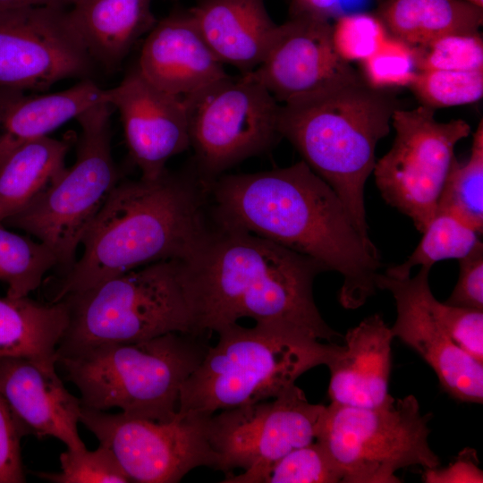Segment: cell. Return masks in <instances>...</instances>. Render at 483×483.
Wrapping results in <instances>:
<instances>
[{"label":"cell","instance_id":"7402d4cb","mask_svg":"<svg viewBox=\"0 0 483 483\" xmlns=\"http://www.w3.org/2000/svg\"><path fill=\"white\" fill-rule=\"evenodd\" d=\"M103 102L107 103L106 89L91 79L81 80L63 91L39 95L0 86V165L21 146L48 136Z\"/></svg>","mask_w":483,"mask_h":483},{"label":"cell","instance_id":"52a82bcc","mask_svg":"<svg viewBox=\"0 0 483 483\" xmlns=\"http://www.w3.org/2000/svg\"><path fill=\"white\" fill-rule=\"evenodd\" d=\"M185 272L182 259L159 260L64 298L68 323L55 359L100 344L195 335Z\"/></svg>","mask_w":483,"mask_h":483},{"label":"cell","instance_id":"7a4b0ae2","mask_svg":"<svg viewBox=\"0 0 483 483\" xmlns=\"http://www.w3.org/2000/svg\"><path fill=\"white\" fill-rule=\"evenodd\" d=\"M194 334L206 336L250 318L332 342L340 335L313 297L317 260L250 233L209 229L184 260Z\"/></svg>","mask_w":483,"mask_h":483},{"label":"cell","instance_id":"1f68e13d","mask_svg":"<svg viewBox=\"0 0 483 483\" xmlns=\"http://www.w3.org/2000/svg\"><path fill=\"white\" fill-rule=\"evenodd\" d=\"M59 460V472H38V477L54 483L131 482L113 453L100 444L94 451L66 449Z\"/></svg>","mask_w":483,"mask_h":483},{"label":"cell","instance_id":"ffe728a7","mask_svg":"<svg viewBox=\"0 0 483 483\" xmlns=\"http://www.w3.org/2000/svg\"><path fill=\"white\" fill-rule=\"evenodd\" d=\"M326 365L330 372L331 402L375 408L390 402L389 378L394 335L379 314L367 317L344 335Z\"/></svg>","mask_w":483,"mask_h":483},{"label":"cell","instance_id":"3957f363","mask_svg":"<svg viewBox=\"0 0 483 483\" xmlns=\"http://www.w3.org/2000/svg\"><path fill=\"white\" fill-rule=\"evenodd\" d=\"M197 179L170 174L113 189L89 227L82 255L63 275L49 302L145 265L186 260L208 233Z\"/></svg>","mask_w":483,"mask_h":483},{"label":"cell","instance_id":"ab89813d","mask_svg":"<svg viewBox=\"0 0 483 483\" xmlns=\"http://www.w3.org/2000/svg\"><path fill=\"white\" fill-rule=\"evenodd\" d=\"M293 13H306L329 20L340 10V0H292Z\"/></svg>","mask_w":483,"mask_h":483},{"label":"cell","instance_id":"f35d334b","mask_svg":"<svg viewBox=\"0 0 483 483\" xmlns=\"http://www.w3.org/2000/svg\"><path fill=\"white\" fill-rule=\"evenodd\" d=\"M422 480L426 483H482L483 471L476 450L462 449L446 467L424 469Z\"/></svg>","mask_w":483,"mask_h":483},{"label":"cell","instance_id":"4316f807","mask_svg":"<svg viewBox=\"0 0 483 483\" xmlns=\"http://www.w3.org/2000/svg\"><path fill=\"white\" fill-rule=\"evenodd\" d=\"M452 216L479 233L483 229V121L473 133L469 159L454 157L441 190L436 214Z\"/></svg>","mask_w":483,"mask_h":483},{"label":"cell","instance_id":"f1b7e54d","mask_svg":"<svg viewBox=\"0 0 483 483\" xmlns=\"http://www.w3.org/2000/svg\"><path fill=\"white\" fill-rule=\"evenodd\" d=\"M422 233L420 242L411 256L403 263L387 268L386 275L404 278L411 275L416 266L431 268L444 259H461L480 242L478 232L445 214L436 215Z\"/></svg>","mask_w":483,"mask_h":483},{"label":"cell","instance_id":"cb8c5ba5","mask_svg":"<svg viewBox=\"0 0 483 483\" xmlns=\"http://www.w3.org/2000/svg\"><path fill=\"white\" fill-rule=\"evenodd\" d=\"M387 31L411 46L449 34L479 32L483 8L462 0H377Z\"/></svg>","mask_w":483,"mask_h":483},{"label":"cell","instance_id":"30bf717a","mask_svg":"<svg viewBox=\"0 0 483 483\" xmlns=\"http://www.w3.org/2000/svg\"><path fill=\"white\" fill-rule=\"evenodd\" d=\"M183 98L197 180L205 192L226 170L268 149L281 137V105L250 72L227 74Z\"/></svg>","mask_w":483,"mask_h":483},{"label":"cell","instance_id":"d590c367","mask_svg":"<svg viewBox=\"0 0 483 483\" xmlns=\"http://www.w3.org/2000/svg\"><path fill=\"white\" fill-rule=\"evenodd\" d=\"M447 333L453 343L483 363V310L441 303Z\"/></svg>","mask_w":483,"mask_h":483},{"label":"cell","instance_id":"7c38bea8","mask_svg":"<svg viewBox=\"0 0 483 483\" xmlns=\"http://www.w3.org/2000/svg\"><path fill=\"white\" fill-rule=\"evenodd\" d=\"M391 121L395 138L375 164L376 183L384 199L423 233L436 214L454 147L471 129L462 119L438 122L435 109L422 105L395 110Z\"/></svg>","mask_w":483,"mask_h":483},{"label":"cell","instance_id":"5b68a950","mask_svg":"<svg viewBox=\"0 0 483 483\" xmlns=\"http://www.w3.org/2000/svg\"><path fill=\"white\" fill-rule=\"evenodd\" d=\"M216 333L217 343L182 386L179 414L209 417L275 398L308 370L326 365L339 348L281 325L233 323Z\"/></svg>","mask_w":483,"mask_h":483},{"label":"cell","instance_id":"9a60e30c","mask_svg":"<svg viewBox=\"0 0 483 483\" xmlns=\"http://www.w3.org/2000/svg\"><path fill=\"white\" fill-rule=\"evenodd\" d=\"M430 269L420 267L415 276L404 278L377 274V288L388 291L395 301L397 317L392 334L426 361L450 397L461 402L482 403L483 363L463 352L449 336L442 302L429 286Z\"/></svg>","mask_w":483,"mask_h":483},{"label":"cell","instance_id":"603a6c76","mask_svg":"<svg viewBox=\"0 0 483 483\" xmlns=\"http://www.w3.org/2000/svg\"><path fill=\"white\" fill-rule=\"evenodd\" d=\"M153 0H74L69 21L95 64L116 69L156 25Z\"/></svg>","mask_w":483,"mask_h":483},{"label":"cell","instance_id":"484cf974","mask_svg":"<svg viewBox=\"0 0 483 483\" xmlns=\"http://www.w3.org/2000/svg\"><path fill=\"white\" fill-rule=\"evenodd\" d=\"M70 144L45 136L11 154L0 165V222L25 208L65 171Z\"/></svg>","mask_w":483,"mask_h":483},{"label":"cell","instance_id":"8992f818","mask_svg":"<svg viewBox=\"0 0 483 483\" xmlns=\"http://www.w3.org/2000/svg\"><path fill=\"white\" fill-rule=\"evenodd\" d=\"M206 336L168 333L151 339L92 346L56 358L80 394L82 407L119 408L133 417L175 418L181 389L204 358Z\"/></svg>","mask_w":483,"mask_h":483},{"label":"cell","instance_id":"4dcf8cb0","mask_svg":"<svg viewBox=\"0 0 483 483\" xmlns=\"http://www.w3.org/2000/svg\"><path fill=\"white\" fill-rule=\"evenodd\" d=\"M412 47L418 71L483 70V40L479 32L445 35Z\"/></svg>","mask_w":483,"mask_h":483},{"label":"cell","instance_id":"83f0119b","mask_svg":"<svg viewBox=\"0 0 483 483\" xmlns=\"http://www.w3.org/2000/svg\"><path fill=\"white\" fill-rule=\"evenodd\" d=\"M55 266L57 259L45 244L9 231L0 222V281L7 285L6 296H28Z\"/></svg>","mask_w":483,"mask_h":483},{"label":"cell","instance_id":"6da1fadb","mask_svg":"<svg viewBox=\"0 0 483 483\" xmlns=\"http://www.w3.org/2000/svg\"><path fill=\"white\" fill-rule=\"evenodd\" d=\"M207 192L217 227L250 233L338 272L343 308L358 309L376 293L377 249L360 235L337 194L303 160L269 171L224 174Z\"/></svg>","mask_w":483,"mask_h":483},{"label":"cell","instance_id":"b9f144b4","mask_svg":"<svg viewBox=\"0 0 483 483\" xmlns=\"http://www.w3.org/2000/svg\"><path fill=\"white\" fill-rule=\"evenodd\" d=\"M478 7L483 8V0H462Z\"/></svg>","mask_w":483,"mask_h":483},{"label":"cell","instance_id":"e0dca14e","mask_svg":"<svg viewBox=\"0 0 483 483\" xmlns=\"http://www.w3.org/2000/svg\"><path fill=\"white\" fill-rule=\"evenodd\" d=\"M250 72L277 102L284 104L356 71L336 53L329 20L293 13L277 25L265 58Z\"/></svg>","mask_w":483,"mask_h":483},{"label":"cell","instance_id":"74e56055","mask_svg":"<svg viewBox=\"0 0 483 483\" xmlns=\"http://www.w3.org/2000/svg\"><path fill=\"white\" fill-rule=\"evenodd\" d=\"M457 283L445 301L446 304L483 310V245L479 242L464 258L459 259Z\"/></svg>","mask_w":483,"mask_h":483},{"label":"cell","instance_id":"44dd1931","mask_svg":"<svg viewBox=\"0 0 483 483\" xmlns=\"http://www.w3.org/2000/svg\"><path fill=\"white\" fill-rule=\"evenodd\" d=\"M189 13L216 58L242 73L260 64L277 29L263 0H202Z\"/></svg>","mask_w":483,"mask_h":483},{"label":"cell","instance_id":"e575fe53","mask_svg":"<svg viewBox=\"0 0 483 483\" xmlns=\"http://www.w3.org/2000/svg\"><path fill=\"white\" fill-rule=\"evenodd\" d=\"M382 21L369 13L339 16L332 25V42L338 55L346 63L364 61L374 54L387 38Z\"/></svg>","mask_w":483,"mask_h":483},{"label":"cell","instance_id":"8d00e7d4","mask_svg":"<svg viewBox=\"0 0 483 483\" xmlns=\"http://www.w3.org/2000/svg\"><path fill=\"white\" fill-rule=\"evenodd\" d=\"M21 429L0 392V483L26 481L21 454Z\"/></svg>","mask_w":483,"mask_h":483},{"label":"cell","instance_id":"277c9868","mask_svg":"<svg viewBox=\"0 0 483 483\" xmlns=\"http://www.w3.org/2000/svg\"><path fill=\"white\" fill-rule=\"evenodd\" d=\"M400 100L357 72L280 106L278 131L337 194L366 239L365 183Z\"/></svg>","mask_w":483,"mask_h":483},{"label":"cell","instance_id":"d6a6232c","mask_svg":"<svg viewBox=\"0 0 483 483\" xmlns=\"http://www.w3.org/2000/svg\"><path fill=\"white\" fill-rule=\"evenodd\" d=\"M343 474L317 441L296 448L280 459L266 483H338Z\"/></svg>","mask_w":483,"mask_h":483},{"label":"cell","instance_id":"8fae6325","mask_svg":"<svg viewBox=\"0 0 483 483\" xmlns=\"http://www.w3.org/2000/svg\"><path fill=\"white\" fill-rule=\"evenodd\" d=\"M296 385L278 396L221 411L208 420L211 447L225 483H266L274 465L292 450L316 441L325 411Z\"/></svg>","mask_w":483,"mask_h":483},{"label":"cell","instance_id":"4fadbf2b","mask_svg":"<svg viewBox=\"0 0 483 483\" xmlns=\"http://www.w3.org/2000/svg\"><path fill=\"white\" fill-rule=\"evenodd\" d=\"M209 417L177 412L160 422L81 406L80 422L113 453L131 482L176 483L195 468L218 469L208 440Z\"/></svg>","mask_w":483,"mask_h":483},{"label":"cell","instance_id":"9c48e42d","mask_svg":"<svg viewBox=\"0 0 483 483\" xmlns=\"http://www.w3.org/2000/svg\"><path fill=\"white\" fill-rule=\"evenodd\" d=\"M431 419L413 394L375 408L331 402L316 441L340 469L343 483H400L401 469L440 465L428 442Z\"/></svg>","mask_w":483,"mask_h":483},{"label":"cell","instance_id":"60d3db41","mask_svg":"<svg viewBox=\"0 0 483 483\" xmlns=\"http://www.w3.org/2000/svg\"><path fill=\"white\" fill-rule=\"evenodd\" d=\"M74 0H0V12L25 7L66 8Z\"/></svg>","mask_w":483,"mask_h":483},{"label":"cell","instance_id":"ba28073f","mask_svg":"<svg viewBox=\"0 0 483 483\" xmlns=\"http://www.w3.org/2000/svg\"><path fill=\"white\" fill-rule=\"evenodd\" d=\"M111 106L99 103L76 117L81 131L74 164L25 208L3 222L45 244L63 275L75 263L82 238L119 182L111 148Z\"/></svg>","mask_w":483,"mask_h":483},{"label":"cell","instance_id":"2e32d148","mask_svg":"<svg viewBox=\"0 0 483 483\" xmlns=\"http://www.w3.org/2000/svg\"><path fill=\"white\" fill-rule=\"evenodd\" d=\"M106 93V102L120 114L130 155L142 178L159 177L171 157L190 148L182 97L158 89L137 67Z\"/></svg>","mask_w":483,"mask_h":483},{"label":"cell","instance_id":"d6986e66","mask_svg":"<svg viewBox=\"0 0 483 483\" xmlns=\"http://www.w3.org/2000/svg\"><path fill=\"white\" fill-rule=\"evenodd\" d=\"M137 69L158 89L182 97L227 75L189 12L157 21L142 45Z\"/></svg>","mask_w":483,"mask_h":483},{"label":"cell","instance_id":"f546056e","mask_svg":"<svg viewBox=\"0 0 483 483\" xmlns=\"http://www.w3.org/2000/svg\"><path fill=\"white\" fill-rule=\"evenodd\" d=\"M410 88L422 106L433 109L467 105L483 96V70L418 71Z\"/></svg>","mask_w":483,"mask_h":483},{"label":"cell","instance_id":"ac0fdd59","mask_svg":"<svg viewBox=\"0 0 483 483\" xmlns=\"http://www.w3.org/2000/svg\"><path fill=\"white\" fill-rule=\"evenodd\" d=\"M0 392L24 436L55 437L69 450L86 449L78 432L80 400L65 388L55 356L0 360Z\"/></svg>","mask_w":483,"mask_h":483},{"label":"cell","instance_id":"836d02e7","mask_svg":"<svg viewBox=\"0 0 483 483\" xmlns=\"http://www.w3.org/2000/svg\"><path fill=\"white\" fill-rule=\"evenodd\" d=\"M362 70L363 80L371 87H410L418 72L413 47L387 36L378 49L362 61Z\"/></svg>","mask_w":483,"mask_h":483},{"label":"cell","instance_id":"5bb4252c","mask_svg":"<svg viewBox=\"0 0 483 483\" xmlns=\"http://www.w3.org/2000/svg\"><path fill=\"white\" fill-rule=\"evenodd\" d=\"M94 68L65 8L0 12V86L43 91L63 80L90 79Z\"/></svg>","mask_w":483,"mask_h":483},{"label":"cell","instance_id":"d4e9b609","mask_svg":"<svg viewBox=\"0 0 483 483\" xmlns=\"http://www.w3.org/2000/svg\"><path fill=\"white\" fill-rule=\"evenodd\" d=\"M68 323L65 303L0 298V360L54 357Z\"/></svg>","mask_w":483,"mask_h":483}]
</instances>
